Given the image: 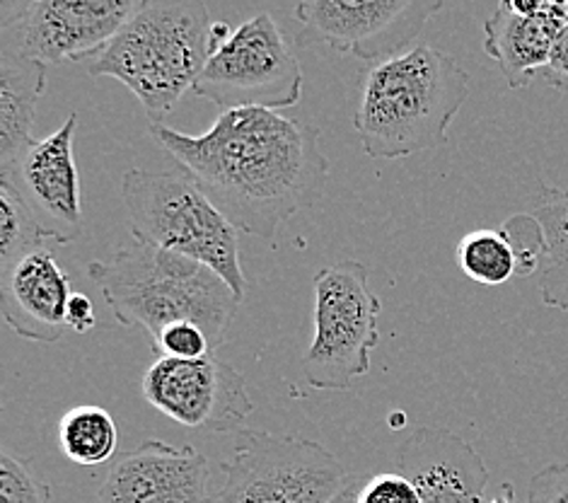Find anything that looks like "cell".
<instances>
[{"label":"cell","mask_w":568,"mask_h":503,"mask_svg":"<svg viewBox=\"0 0 568 503\" xmlns=\"http://www.w3.org/2000/svg\"><path fill=\"white\" fill-rule=\"evenodd\" d=\"M151 133L240 233L262 240H274L295 213L315 207L329 180L320 129L274 110L221 112L196 135L162 124Z\"/></svg>","instance_id":"obj_1"},{"label":"cell","mask_w":568,"mask_h":503,"mask_svg":"<svg viewBox=\"0 0 568 503\" xmlns=\"http://www.w3.org/2000/svg\"><path fill=\"white\" fill-rule=\"evenodd\" d=\"M467 94V71L436 47L418 44L371 63L361 76L354 114L363 153L399 160L440 151Z\"/></svg>","instance_id":"obj_2"},{"label":"cell","mask_w":568,"mask_h":503,"mask_svg":"<svg viewBox=\"0 0 568 503\" xmlns=\"http://www.w3.org/2000/svg\"><path fill=\"white\" fill-rule=\"evenodd\" d=\"M88 276L114 318L148 332L151 342L174 322H196L219 349L237 315L240 298L211 266L136 238L106 262H90Z\"/></svg>","instance_id":"obj_3"},{"label":"cell","mask_w":568,"mask_h":503,"mask_svg":"<svg viewBox=\"0 0 568 503\" xmlns=\"http://www.w3.org/2000/svg\"><path fill=\"white\" fill-rule=\"evenodd\" d=\"M213 24L206 0H141L88 73L126 85L158 124L194 90L213 53Z\"/></svg>","instance_id":"obj_4"},{"label":"cell","mask_w":568,"mask_h":503,"mask_svg":"<svg viewBox=\"0 0 568 503\" xmlns=\"http://www.w3.org/2000/svg\"><path fill=\"white\" fill-rule=\"evenodd\" d=\"M121 201L129 211L133 238L192 256L221 274L240 301L247 295L237 228L213 207L192 174L182 168L162 172L131 168L121 177Z\"/></svg>","instance_id":"obj_5"},{"label":"cell","mask_w":568,"mask_h":503,"mask_svg":"<svg viewBox=\"0 0 568 503\" xmlns=\"http://www.w3.org/2000/svg\"><path fill=\"white\" fill-rule=\"evenodd\" d=\"M313 289L315 336L303 356V375L315 390H348L371 371L383 303L371 291L368 269L354 260L320 269Z\"/></svg>","instance_id":"obj_6"},{"label":"cell","mask_w":568,"mask_h":503,"mask_svg":"<svg viewBox=\"0 0 568 503\" xmlns=\"http://www.w3.org/2000/svg\"><path fill=\"white\" fill-rule=\"evenodd\" d=\"M209 503H329L348 480L346 467L317 441L240 429Z\"/></svg>","instance_id":"obj_7"},{"label":"cell","mask_w":568,"mask_h":503,"mask_svg":"<svg viewBox=\"0 0 568 503\" xmlns=\"http://www.w3.org/2000/svg\"><path fill=\"white\" fill-rule=\"evenodd\" d=\"M194 94L221 112L260 107L288 110L303 98V68L272 16H254L215 47Z\"/></svg>","instance_id":"obj_8"},{"label":"cell","mask_w":568,"mask_h":503,"mask_svg":"<svg viewBox=\"0 0 568 503\" xmlns=\"http://www.w3.org/2000/svg\"><path fill=\"white\" fill-rule=\"evenodd\" d=\"M445 0H301L297 47H329L368 63L412 49Z\"/></svg>","instance_id":"obj_9"},{"label":"cell","mask_w":568,"mask_h":503,"mask_svg":"<svg viewBox=\"0 0 568 503\" xmlns=\"http://www.w3.org/2000/svg\"><path fill=\"white\" fill-rule=\"evenodd\" d=\"M141 0H37L10 30H0V53L47 66L94 59L110 47Z\"/></svg>","instance_id":"obj_10"},{"label":"cell","mask_w":568,"mask_h":503,"mask_svg":"<svg viewBox=\"0 0 568 503\" xmlns=\"http://www.w3.org/2000/svg\"><path fill=\"white\" fill-rule=\"evenodd\" d=\"M143 398L158 412L196 431L233 433L254 412L245 375L215 356H160L143 375Z\"/></svg>","instance_id":"obj_11"},{"label":"cell","mask_w":568,"mask_h":503,"mask_svg":"<svg viewBox=\"0 0 568 503\" xmlns=\"http://www.w3.org/2000/svg\"><path fill=\"white\" fill-rule=\"evenodd\" d=\"M75 129L78 114L71 112L57 131L34 139L16 160L0 165V180L24 199L44 238L59 244L78 240L85 228L73 145Z\"/></svg>","instance_id":"obj_12"},{"label":"cell","mask_w":568,"mask_h":503,"mask_svg":"<svg viewBox=\"0 0 568 503\" xmlns=\"http://www.w3.org/2000/svg\"><path fill=\"white\" fill-rule=\"evenodd\" d=\"M211 462L194 445L145 441L119 455L98 489V503H209Z\"/></svg>","instance_id":"obj_13"},{"label":"cell","mask_w":568,"mask_h":503,"mask_svg":"<svg viewBox=\"0 0 568 503\" xmlns=\"http://www.w3.org/2000/svg\"><path fill=\"white\" fill-rule=\"evenodd\" d=\"M71 295V279L49 248L0 269V310L12 332L30 342H59L69 330L65 310Z\"/></svg>","instance_id":"obj_14"},{"label":"cell","mask_w":568,"mask_h":503,"mask_svg":"<svg viewBox=\"0 0 568 503\" xmlns=\"http://www.w3.org/2000/svg\"><path fill=\"white\" fill-rule=\"evenodd\" d=\"M397 465L418 486L424 503H486L484 457L453 431L416 429L399 447Z\"/></svg>","instance_id":"obj_15"},{"label":"cell","mask_w":568,"mask_h":503,"mask_svg":"<svg viewBox=\"0 0 568 503\" xmlns=\"http://www.w3.org/2000/svg\"><path fill=\"white\" fill-rule=\"evenodd\" d=\"M568 10L551 6L542 16L523 18L506 8H496L484 22V53L494 59L508 88L520 90L545 71Z\"/></svg>","instance_id":"obj_16"},{"label":"cell","mask_w":568,"mask_h":503,"mask_svg":"<svg viewBox=\"0 0 568 503\" xmlns=\"http://www.w3.org/2000/svg\"><path fill=\"white\" fill-rule=\"evenodd\" d=\"M47 63L0 53V165L34 141L37 104L47 90Z\"/></svg>","instance_id":"obj_17"},{"label":"cell","mask_w":568,"mask_h":503,"mask_svg":"<svg viewBox=\"0 0 568 503\" xmlns=\"http://www.w3.org/2000/svg\"><path fill=\"white\" fill-rule=\"evenodd\" d=\"M530 215L542 230V266H539L542 303L568 312V189L542 187Z\"/></svg>","instance_id":"obj_18"},{"label":"cell","mask_w":568,"mask_h":503,"mask_svg":"<svg viewBox=\"0 0 568 503\" xmlns=\"http://www.w3.org/2000/svg\"><path fill=\"white\" fill-rule=\"evenodd\" d=\"M57 439L63 455L75 465L98 467L116 455L119 426L102 406L80 404L61 416Z\"/></svg>","instance_id":"obj_19"},{"label":"cell","mask_w":568,"mask_h":503,"mask_svg":"<svg viewBox=\"0 0 568 503\" xmlns=\"http://www.w3.org/2000/svg\"><path fill=\"white\" fill-rule=\"evenodd\" d=\"M455 260L463 274L481 285H504L518 276V250L504 228L475 230L457 242Z\"/></svg>","instance_id":"obj_20"},{"label":"cell","mask_w":568,"mask_h":503,"mask_svg":"<svg viewBox=\"0 0 568 503\" xmlns=\"http://www.w3.org/2000/svg\"><path fill=\"white\" fill-rule=\"evenodd\" d=\"M44 233L24 199L0 180V269L44 248Z\"/></svg>","instance_id":"obj_21"},{"label":"cell","mask_w":568,"mask_h":503,"mask_svg":"<svg viewBox=\"0 0 568 503\" xmlns=\"http://www.w3.org/2000/svg\"><path fill=\"white\" fill-rule=\"evenodd\" d=\"M0 503H51V486L39 480L27 460L0 455Z\"/></svg>","instance_id":"obj_22"},{"label":"cell","mask_w":568,"mask_h":503,"mask_svg":"<svg viewBox=\"0 0 568 503\" xmlns=\"http://www.w3.org/2000/svg\"><path fill=\"white\" fill-rule=\"evenodd\" d=\"M153 351L168 359L199 361L213 356L215 349L206 330L196 322H174L153 339Z\"/></svg>","instance_id":"obj_23"},{"label":"cell","mask_w":568,"mask_h":503,"mask_svg":"<svg viewBox=\"0 0 568 503\" xmlns=\"http://www.w3.org/2000/svg\"><path fill=\"white\" fill-rule=\"evenodd\" d=\"M356 503H424V496L402 472H381L363 480Z\"/></svg>","instance_id":"obj_24"},{"label":"cell","mask_w":568,"mask_h":503,"mask_svg":"<svg viewBox=\"0 0 568 503\" xmlns=\"http://www.w3.org/2000/svg\"><path fill=\"white\" fill-rule=\"evenodd\" d=\"M527 503H568V465H547L527 486Z\"/></svg>","instance_id":"obj_25"},{"label":"cell","mask_w":568,"mask_h":503,"mask_svg":"<svg viewBox=\"0 0 568 503\" xmlns=\"http://www.w3.org/2000/svg\"><path fill=\"white\" fill-rule=\"evenodd\" d=\"M539 78H542L547 85L559 90L568 98V16H566V22L557 37V44H554L551 59H549L545 71L539 73Z\"/></svg>","instance_id":"obj_26"},{"label":"cell","mask_w":568,"mask_h":503,"mask_svg":"<svg viewBox=\"0 0 568 503\" xmlns=\"http://www.w3.org/2000/svg\"><path fill=\"white\" fill-rule=\"evenodd\" d=\"M65 324H69V330H73L78 334H88L94 324H98L94 305L85 293L73 291L71 301H69V310H65Z\"/></svg>","instance_id":"obj_27"},{"label":"cell","mask_w":568,"mask_h":503,"mask_svg":"<svg viewBox=\"0 0 568 503\" xmlns=\"http://www.w3.org/2000/svg\"><path fill=\"white\" fill-rule=\"evenodd\" d=\"M34 3L37 0H0V30L16 27L34 8Z\"/></svg>","instance_id":"obj_28"},{"label":"cell","mask_w":568,"mask_h":503,"mask_svg":"<svg viewBox=\"0 0 568 503\" xmlns=\"http://www.w3.org/2000/svg\"><path fill=\"white\" fill-rule=\"evenodd\" d=\"M498 6L510 10V12H516V16H523V18L542 16L545 10L551 8L549 0H500Z\"/></svg>","instance_id":"obj_29"},{"label":"cell","mask_w":568,"mask_h":503,"mask_svg":"<svg viewBox=\"0 0 568 503\" xmlns=\"http://www.w3.org/2000/svg\"><path fill=\"white\" fill-rule=\"evenodd\" d=\"M363 480H365L363 474H348V480L344 482V486L339 489V492H336V494L332 496L329 503H356L358 489H361Z\"/></svg>","instance_id":"obj_30"},{"label":"cell","mask_w":568,"mask_h":503,"mask_svg":"<svg viewBox=\"0 0 568 503\" xmlns=\"http://www.w3.org/2000/svg\"><path fill=\"white\" fill-rule=\"evenodd\" d=\"M486 503H516V492H513V484L510 482L500 484L498 492Z\"/></svg>","instance_id":"obj_31"},{"label":"cell","mask_w":568,"mask_h":503,"mask_svg":"<svg viewBox=\"0 0 568 503\" xmlns=\"http://www.w3.org/2000/svg\"><path fill=\"white\" fill-rule=\"evenodd\" d=\"M404 424H407V416H404V414L392 416V429H395V431H399Z\"/></svg>","instance_id":"obj_32"},{"label":"cell","mask_w":568,"mask_h":503,"mask_svg":"<svg viewBox=\"0 0 568 503\" xmlns=\"http://www.w3.org/2000/svg\"><path fill=\"white\" fill-rule=\"evenodd\" d=\"M551 6H559V8H566L568 10V0H549Z\"/></svg>","instance_id":"obj_33"}]
</instances>
